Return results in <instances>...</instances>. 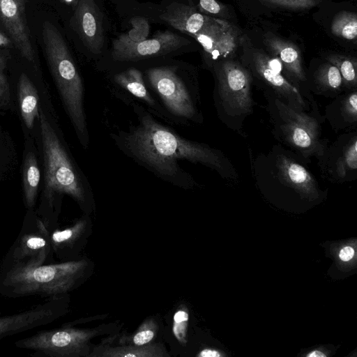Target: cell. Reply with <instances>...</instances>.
I'll list each match as a JSON object with an SVG mask.
<instances>
[{
    "label": "cell",
    "mask_w": 357,
    "mask_h": 357,
    "mask_svg": "<svg viewBox=\"0 0 357 357\" xmlns=\"http://www.w3.org/2000/svg\"><path fill=\"white\" fill-rule=\"evenodd\" d=\"M188 319V312L183 308L178 310L174 315L173 333L181 344L186 343Z\"/></svg>",
    "instance_id": "cell-29"
},
{
    "label": "cell",
    "mask_w": 357,
    "mask_h": 357,
    "mask_svg": "<svg viewBox=\"0 0 357 357\" xmlns=\"http://www.w3.org/2000/svg\"><path fill=\"white\" fill-rule=\"evenodd\" d=\"M307 161L284 146L274 145L268 152L252 158V174L261 192L285 194L302 200H317L324 192L307 167Z\"/></svg>",
    "instance_id": "cell-2"
},
{
    "label": "cell",
    "mask_w": 357,
    "mask_h": 357,
    "mask_svg": "<svg viewBox=\"0 0 357 357\" xmlns=\"http://www.w3.org/2000/svg\"><path fill=\"white\" fill-rule=\"evenodd\" d=\"M266 4L293 10L308 9L317 6L322 0H257Z\"/></svg>",
    "instance_id": "cell-30"
},
{
    "label": "cell",
    "mask_w": 357,
    "mask_h": 357,
    "mask_svg": "<svg viewBox=\"0 0 357 357\" xmlns=\"http://www.w3.org/2000/svg\"><path fill=\"white\" fill-rule=\"evenodd\" d=\"M70 20L85 47L95 54L104 47L105 33L102 14L94 0H79Z\"/></svg>",
    "instance_id": "cell-15"
},
{
    "label": "cell",
    "mask_w": 357,
    "mask_h": 357,
    "mask_svg": "<svg viewBox=\"0 0 357 357\" xmlns=\"http://www.w3.org/2000/svg\"><path fill=\"white\" fill-rule=\"evenodd\" d=\"M160 18L171 26L188 36L197 33L212 19L197 10L194 6L173 2Z\"/></svg>",
    "instance_id": "cell-19"
},
{
    "label": "cell",
    "mask_w": 357,
    "mask_h": 357,
    "mask_svg": "<svg viewBox=\"0 0 357 357\" xmlns=\"http://www.w3.org/2000/svg\"><path fill=\"white\" fill-rule=\"evenodd\" d=\"M307 357H325L326 354H324V353H322L320 351L315 350V351H312L310 353H309L308 354H307Z\"/></svg>",
    "instance_id": "cell-36"
},
{
    "label": "cell",
    "mask_w": 357,
    "mask_h": 357,
    "mask_svg": "<svg viewBox=\"0 0 357 357\" xmlns=\"http://www.w3.org/2000/svg\"><path fill=\"white\" fill-rule=\"evenodd\" d=\"M11 43L10 38L0 31V47L9 46Z\"/></svg>",
    "instance_id": "cell-35"
},
{
    "label": "cell",
    "mask_w": 357,
    "mask_h": 357,
    "mask_svg": "<svg viewBox=\"0 0 357 357\" xmlns=\"http://www.w3.org/2000/svg\"><path fill=\"white\" fill-rule=\"evenodd\" d=\"M322 177L333 183L357 178V131L346 132L317 160Z\"/></svg>",
    "instance_id": "cell-12"
},
{
    "label": "cell",
    "mask_w": 357,
    "mask_h": 357,
    "mask_svg": "<svg viewBox=\"0 0 357 357\" xmlns=\"http://www.w3.org/2000/svg\"><path fill=\"white\" fill-rule=\"evenodd\" d=\"M215 84L214 102L220 119L239 132L245 119L252 114L253 79L248 70L233 60H222L213 66Z\"/></svg>",
    "instance_id": "cell-7"
},
{
    "label": "cell",
    "mask_w": 357,
    "mask_h": 357,
    "mask_svg": "<svg viewBox=\"0 0 357 357\" xmlns=\"http://www.w3.org/2000/svg\"><path fill=\"white\" fill-rule=\"evenodd\" d=\"M189 43L187 39L170 31H160L151 38L139 41L121 34L112 40V56L118 61H135L168 54Z\"/></svg>",
    "instance_id": "cell-13"
},
{
    "label": "cell",
    "mask_w": 357,
    "mask_h": 357,
    "mask_svg": "<svg viewBox=\"0 0 357 357\" xmlns=\"http://www.w3.org/2000/svg\"><path fill=\"white\" fill-rule=\"evenodd\" d=\"M189 5L193 6L192 0H188Z\"/></svg>",
    "instance_id": "cell-38"
},
{
    "label": "cell",
    "mask_w": 357,
    "mask_h": 357,
    "mask_svg": "<svg viewBox=\"0 0 357 357\" xmlns=\"http://www.w3.org/2000/svg\"><path fill=\"white\" fill-rule=\"evenodd\" d=\"M203 47L213 60H221L232 54L236 47L237 36L227 22L212 17L197 33L190 35Z\"/></svg>",
    "instance_id": "cell-17"
},
{
    "label": "cell",
    "mask_w": 357,
    "mask_h": 357,
    "mask_svg": "<svg viewBox=\"0 0 357 357\" xmlns=\"http://www.w3.org/2000/svg\"><path fill=\"white\" fill-rule=\"evenodd\" d=\"M165 349L158 344L137 346L133 344L120 347L96 348L89 356L104 357H164L168 356Z\"/></svg>",
    "instance_id": "cell-23"
},
{
    "label": "cell",
    "mask_w": 357,
    "mask_h": 357,
    "mask_svg": "<svg viewBox=\"0 0 357 357\" xmlns=\"http://www.w3.org/2000/svg\"><path fill=\"white\" fill-rule=\"evenodd\" d=\"M0 21L20 54L33 62L34 51L25 17V0H0Z\"/></svg>",
    "instance_id": "cell-16"
},
{
    "label": "cell",
    "mask_w": 357,
    "mask_h": 357,
    "mask_svg": "<svg viewBox=\"0 0 357 357\" xmlns=\"http://www.w3.org/2000/svg\"><path fill=\"white\" fill-rule=\"evenodd\" d=\"M45 56L66 112L84 148L89 145V132L84 107V86L67 43L50 21L42 24Z\"/></svg>",
    "instance_id": "cell-4"
},
{
    "label": "cell",
    "mask_w": 357,
    "mask_h": 357,
    "mask_svg": "<svg viewBox=\"0 0 357 357\" xmlns=\"http://www.w3.org/2000/svg\"><path fill=\"white\" fill-rule=\"evenodd\" d=\"M326 59L339 70L346 91L357 89V63L355 58L331 54L327 56Z\"/></svg>",
    "instance_id": "cell-26"
},
{
    "label": "cell",
    "mask_w": 357,
    "mask_h": 357,
    "mask_svg": "<svg viewBox=\"0 0 357 357\" xmlns=\"http://www.w3.org/2000/svg\"><path fill=\"white\" fill-rule=\"evenodd\" d=\"M176 66H160L147 70L146 75L154 91L166 107L174 115L199 121L196 98L178 76Z\"/></svg>",
    "instance_id": "cell-11"
},
{
    "label": "cell",
    "mask_w": 357,
    "mask_h": 357,
    "mask_svg": "<svg viewBox=\"0 0 357 357\" xmlns=\"http://www.w3.org/2000/svg\"><path fill=\"white\" fill-rule=\"evenodd\" d=\"M40 173L35 155L29 152L24 160L23 185L26 206L32 209L36 204Z\"/></svg>",
    "instance_id": "cell-25"
},
{
    "label": "cell",
    "mask_w": 357,
    "mask_h": 357,
    "mask_svg": "<svg viewBox=\"0 0 357 357\" xmlns=\"http://www.w3.org/2000/svg\"><path fill=\"white\" fill-rule=\"evenodd\" d=\"M157 326L151 320H147L131 336L121 340L122 342H128L130 344L142 346L150 344L155 336Z\"/></svg>",
    "instance_id": "cell-28"
},
{
    "label": "cell",
    "mask_w": 357,
    "mask_h": 357,
    "mask_svg": "<svg viewBox=\"0 0 357 357\" xmlns=\"http://www.w3.org/2000/svg\"><path fill=\"white\" fill-rule=\"evenodd\" d=\"M199 13L217 15L222 12L223 6L216 0H199L198 3Z\"/></svg>",
    "instance_id": "cell-32"
},
{
    "label": "cell",
    "mask_w": 357,
    "mask_h": 357,
    "mask_svg": "<svg viewBox=\"0 0 357 357\" xmlns=\"http://www.w3.org/2000/svg\"><path fill=\"white\" fill-rule=\"evenodd\" d=\"M97 331L65 326L40 331L15 342L16 347L31 351L33 357L89 356V341Z\"/></svg>",
    "instance_id": "cell-8"
},
{
    "label": "cell",
    "mask_w": 357,
    "mask_h": 357,
    "mask_svg": "<svg viewBox=\"0 0 357 357\" xmlns=\"http://www.w3.org/2000/svg\"><path fill=\"white\" fill-rule=\"evenodd\" d=\"M333 35L349 40L357 36V16L355 13L343 11L337 13L331 24Z\"/></svg>",
    "instance_id": "cell-27"
},
{
    "label": "cell",
    "mask_w": 357,
    "mask_h": 357,
    "mask_svg": "<svg viewBox=\"0 0 357 357\" xmlns=\"http://www.w3.org/2000/svg\"><path fill=\"white\" fill-rule=\"evenodd\" d=\"M86 227V222L80 220L64 229H59L56 226L50 229L53 255L63 261H72Z\"/></svg>",
    "instance_id": "cell-20"
},
{
    "label": "cell",
    "mask_w": 357,
    "mask_h": 357,
    "mask_svg": "<svg viewBox=\"0 0 357 357\" xmlns=\"http://www.w3.org/2000/svg\"><path fill=\"white\" fill-rule=\"evenodd\" d=\"M79 0H61L62 2L65 3L66 4H68V5H70V4H73V3H75V5L77 4V3L78 2Z\"/></svg>",
    "instance_id": "cell-37"
},
{
    "label": "cell",
    "mask_w": 357,
    "mask_h": 357,
    "mask_svg": "<svg viewBox=\"0 0 357 357\" xmlns=\"http://www.w3.org/2000/svg\"><path fill=\"white\" fill-rule=\"evenodd\" d=\"M307 89L311 93L333 98L346 91L339 70L327 61L314 71Z\"/></svg>",
    "instance_id": "cell-21"
},
{
    "label": "cell",
    "mask_w": 357,
    "mask_h": 357,
    "mask_svg": "<svg viewBox=\"0 0 357 357\" xmlns=\"http://www.w3.org/2000/svg\"><path fill=\"white\" fill-rule=\"evenodd\" d=\"M18 96L21 115L26 126L31 129L39 114V98L35 86L25 73L18 82Z\"/></svg>",
    "instance_id": "cell-22"
},
{
    "label": "cell",
    "mask_w": 357,
    "mask_h": 357,
    "mask_svg": "<svg viewBox=\"0 0 357 357\" xmlns=\"http://www.w3.org/2000/svg\"><path fill=\"white\" fill-rule=\"evenodd\" d=\"M354 255V250L351 246L344 247L340 252V259L343 261L351 260Z\"/></svg>",
    "instance_id": "cell-33"
},
{
    "label": "cell",
    "mask_w": 357,
    "mask_h": 357,
    "mask_svg": "<svg viewBox=\"0 0 357 357\" xmlns=\"http://www.w3.org/2000/svg\"><path fill=\"white\" fill-rule=\"evenodd\" d=\"M260 84L264 95L276 97L286 105L299 111L319 109L312 105L302 93L286 78L281 62L276 57L254 51L248 66H244Z\"/></svg>",
    "instance_id": "cell-10"
},
{
    "label": "cell",
    "mask_w": 357,
    "mask_h": 357,
    "mask_svg": "<svg viewBox=\"0 0 357 357\" xmlns=\"http://www.w3.org/2000/svg\"><path fill=\"white\" fill-rule=\"evenodd\" d=\"M50 231L40 216L26 218L18 237L0 264V268H28L54 263Z\"/></svg>",
    "instance_id": "cell-9"
},
{
    "label": "cell",
    "mask_w": 357,
    "mask_h": 357,
    "mask_svg": "<svg viewBox=\"0 0 357 357\" xmlns=\"http://www.w3.org/2000/svg\"><path fill=\"white\" fill-rule=\"evenodd\" d=\"M8 56L0 54V105H6L10 100V90L8 79L5 73L7 66Z\"/></svg>",
    "instance_id": "cell-31"
},
{
    "label": "cell",
    "mask_w": 357,
    "mask_h": 357,
    "mask_svg": "<svg viewBox=\"0 0 357 357\" xmlns=\"http://www.w3.org/2000/svg\"><path fill=\"white\" fill-rule=\"evenodd\" d=\"M68 295L47 298L43 303L18 313L0 316V340L48 325L68 312Z\"/></svg>",
    "instance_id": "cell-14"
},
{
    "label": "cell",
    "mask_w": 357,
    "mask_h": 357,
    "mask_svg": "<svg viewBox=\"0 0 357 357\" xmlns=\"http://www.w3.org/2000/svg\"><path fill=\"white\" fill-rule=\"evenodd\" d=\"M114 79L136 98L144 101L152 109H158L155 100L149 93L142 73L134 68H128L114 75Z\"/></svg>",
    "instance_id": "cell-24"
},
{
    "label": "cell",
    "mask_w": 357,
    "mask_h": 357,
    "mask_svg": "<svg viewBox=\"0 0 357 357\" xmlns=\"http://www.w3.org/2000/svg\"><path fill=\"white\" fill-rule=\"evenodd\" d=\"M137 109L139 123L123 136V144L132 157L154 173L174 185H193V178L178 165L179 160H185L204 165L228 180L238 177L234 165L222 151L180 137L149 113Z\"/></svg>",
    "instance_id": "cell-1"
},
{
    "label": "cell",
    "mask_w": 357,
    "mask_h": 357,
    "mask_svg": "<svg viewBox=\"0 0 357 357\" xmlns=\"http://www.w3.org/2000/svg\"><path fill=\"white\" fill-rule=\"evenodd\" d=\"M38 117L45 162L46 206L54 212L56 197L66 194L87 210L93 203V195L86 177L70 158L40 107Z\"/></svg>",
    "instance_id": "cell-5"
},
{
    "label": "cell",
    "mask_w": 357,
    "mask_h": 357,
    "mask_svg": "<svg viewBox=\"0 0 357 357\" xmlns=\"http://www.w3.org/2000/svg\"><path fill=\"white\" fill-rule=\"evenodd\" d=\"M264 96L275 138L307 161L312 157L319 159L328 140L321 138V124L325 118L319 109L299 111L271 95Z\"/></svg>",
    "instance_id": "cell-6"
},
{
    "label": "cell",
    "mask_w": 357,
    "mask_h": 357,
    "mask_svg": "<svg viewBox=\"0 0 357 357\" xmlns=\"http://www.w3.org/2000/svg\"><path fill=\"white\" fill-rule=\"evenodd\" d=\"M89 267L86 260L79 259L28 268H0V294L8 298L66 295L82 282Z\"/></svg>",
    "instance_id": "cell-3"
},
{
    "label": "cell",
    "mask_w": 357,
    "mask_h": 357,
    "mask_svg": "<svg viewBox=\"0 0 357 357\" xmlns=\"http://www.w3.org/2000/svg\"><path fill=\"white\" fill-rule=\"evenodd\" d=\"M325 119L336 131L350 132L357 127V89L343 92L325 109Z\"/></svg>",
    "instance_id": "cell-18"
},
{
    "label": "cell",
    "mask_w": 357,
    "mask_h": 357,
    "mask_svg": "<svg viewBox=\"0 0 357 357\" xmlns=\"http://www.w3.org/2000/svg\"><path fill=\"white\" fill-rule=\"evenodd\" d=\"M197 356L199 357H220L221 354L218 351L206 349L201 351Z\"/></svg>",
    "instance_id": "cell-34"
}]
</instances>
